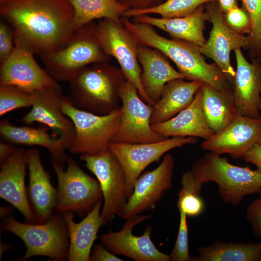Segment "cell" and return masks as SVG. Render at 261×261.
<instances>
[{"label": "cell", "instance_id": "cell-1", "mask_svg": "<svg viewBox=\"0 0 261 261\" xmlns=\"http://www.w3.org/2000/svg\"><path fill=\"white\" fill-rule=\"evenodd\" d=\"M0 14L16 40L39 56L64 46L73 31L68 0H0Z\"/></svg>", "mask_w": 261, "mask_h": 261}, {"label": "cell", "instance_id": "cell-2", "mask_svg": "<svg viewBox=\"0 0 261 261\" xmlns=\"http://www.w3.org/2000/svg\"><path fill=\"white\" fill-rule=\"evenodd\" d=\"M122 22L134 40L143 45L156 48L167 56L186 79L199 81L219 89L232 88L218 66L206 62L198 45L180 39L166 38L146 24L132 22L125 18Z\"/></svg>", "mask_w": 261, "mask_h": 261}, {"label": "cell", "instance_id": "cell-3", "mask_svg": "<svg viewBox=\"0 0 261 261\" xmlns=\"http://www.w3.org/2000/svg\"><path fill=\"white\" fill-rule=\"evenodd\" d=\"M191 171L195 178L202 183H216L223 201L233 205L239 204L245 196L257 193L261 188V169L233 165L226 158L211 152L197 160Z\"/></svg>", "mask_w": 261, "mask_h": 261}, {"label": "cell", "instance_id": "cell-4", "mask_svg": "<svg viewBox=\"0 0 261 261\" xmlns=\"http://www.w3.org/2000/svg\"><path fill=\"white\" fill-rule=\"evenodd\" d=\"M91 22L74 31L61 48L39 56L45 70L57 81L70 82L87 65L103 62L107 58L98 43L97 26Z\"/></svg>", "mask_w": 261, "mask_h": 261}, {"label": "cell", "instance_id": "cell-5", "mask_svg": "<svg viewBox=\"0 0 261 261\" xmlns=\"http://www.w3.org/2000/svg\"><path fill=\"white\" fill-rule=\"evenodd\" d=\"M61 109L75 128L74 138L68 148L70 153L96 155L109 150V145L120 123L121 106L108 114L100 115L76 107L69 96H64Z\"/></svg>", "mask_w": 261, "mask_h": 261}, {"label": "cell", "instance_id": "cell-6", "mask_svg": "<svg viewBox=\"0 0 261 261\" xmlns=\"http://www.w3.org/2000/svg\"><path fill=\"white\" fill-rule=\"evenodd\" d=\"M2 228L24 242L26 251L20 260L35 256H46L53 261L67 259L69 235L63 216L53 214L42 223H22L9 217L5 219Z\"/></svg>", "mask_w": 261, "mask_h": 261}, {"label": "cell", "instance_id": "cell-7", "mask_svg": "<svg viewBox=\"0 0 261 261\" xmlns=\"http://www.w3.org/2000/svg\"><path fill=\"white\" fill-rule=\"evenodd\" d=\"M86 67L70 82L72 103L95 114H108L119 107L121 87H117L113 74L105 66Z\"/></svg>", "mask_w": 261, "mask_h": 261}, {"label": "cell", "instance_id": "cell-8", "mask_svg": "<svg viewBox=\"0 0 261 261\" xmlns=\"http://www.w3.org/2000/svg\"><path fill=\"white\" fill-rule=\"evenodd\" d=\"M67 167L50 160L58 180V199L55 210L85 217L103 198L98 180L87 174L72 159L67 157Z\"/></svg>", "mask_w": 261, "mask_h": 261}, {"label": "cell", "instance_id": "cell-9", "mask_svg": "<svg viewBox=\"0 0 261 261\" xmlns=\"http://www.w3.org/2000/svg\"><path fill=\"white\" fill-rule=\"evenodd\" d=\"M86 167L97 177L104 204L101 213L102 226L121 217L127 202L126 178L119 161L109 150L96 155L80 156Z\"/></svg>", "mask_w": 261, "mask_h": 261}, {"label": "cell", "instance_id": "cell-10", "mask_svg": "<svg viewBox=\"0 0 261 261\" xmlns=\"http://www.w3.org/2000/svg\"><path fill=\"white\" fill-rule=\"evenodd\" d=\"M139 96L136 87L128 80L125 81L119 92L122 109L121 121L112 142L145 144L168 138L152 130L150 122L152 106Z\"/></svg>", "mask_w": 261, "mask_h": 261}, {"label": "cell", "instance_id": "cell-11", "mask_svg": "<svg viewBox=\"0 0 261 261\" xmlns=\"http://www.w3.org/2000/svg\"><path fill=\"white\" fill-rule=\"evenodd\" d=\"M194 137H172L162 141L145 144L112 142L109 150L116 158L124 171L127 199L132 194L135 182L149 164L158 161L168 151L197 143Z\"/></svg>", "mask_w": 261, "mask_h": 261}, {"label": "cell", "instance_id": "cell-12", "mask_svg": "<svg viewBox=\"0 0 261 261\" xmlns=\"http://www.w3.org/2000/svg\"><path fill=\"white\" fill-rule=\"evenodd\" d=\"M96 34L102 49L108 56L116 59L126 80L136 87L144 102L153 105L142 83L137 47L130 33L121 27L120 24L105 19L97 26Z\"/></svg>", "mask_w": 261, "mask_h": 261}, {"label": "cell", "instance_id": "cell-13", "mask_svg": "<svg viewBox=\"0 0 261 261\" xmlns=\"http://www.w3.org/2000/svg\"><path fill=\"white\" fill-rule=\"evenodd\" d=\"M206 12L212 28L208 39L200 47V52L214 61L233 88L235 71L230 61V53L236 49H248V37L235 32L228 26L219 6L211 5Z\"/></svg>", "mask_w": 261, "mask_h": 261}, {"label": "cell", "instance_id": "cell-14", "mask_svg": "<svg viewBox=\"0 0 261 261\" xmlns=\"http://www.w3.org/2000/svg\"><path fill=\"white\" fill-rule=\"evenodd\" d=\"M150 217L139 214L129 218L120 230L102 234V243L113 254L125 256L135 261H171L170 255L159 250L152 242L150 226L147 225L140 236L132 234L134 226Z\"/></svg>", "mask_w": 261, "mask_h": 261}, {"label": "cell", "instance_id": "cell-15", "mask_svg": "<svg viewBox=\"0 0 261 261\" xmlns=\"http://www.w3.org/2000/svg\"><path fill=\"white\" fill-rule=\"evenodd\" d=\"M174 159L166 154L156 169L147 171L136 180L121 217L127 219L153 208L172 186Z\"/></svg>", "mask_w": 261, "mask_h": 261}, {"label": "cell", "instance_id": "cell-16", "mask_svg": "<svg viewBox=\"0 0 261 261\" xmlns=\"http://www.w3.org/2000/svg\"><path fill=\"white\" fill-rule=\"evenodd\" d=\"M9 57L0 66V85L35 91L58 85L35 60L33 52L16 40Z\"/></svg>", "mask_w": 261, "mask_h": 261}, {"label": "cell", "instance_id": "cell-17", "mask_svg": "<svg viewBox=\"0 0 261 261\" xmlns=\"http://www.w3.org/2000/svg\"><path fill=\"white\" fill-rule=\"evenodd\" d=\"M261 135V116L252 118L239 115L221 131L204 140L201 147L218 155L228 154L243 159Z\"/></svg>", "mask_w": 261, "mask_h": 261}, {"label": "cell", "instance_id": "cell-18", "mask_svg": "<svg viewBox=\"0 0 261 261\" xmlns=\"http://www.w3.org/2000/svg\"><path fill=\"white\" fill-rule=\"evenodd\" d=\"M64 96L59 84L34 91L31 109L21 120L27 124H43L55 130L63 139L68 149L74 138L75 128L71 119L62 112Z\"/></svg>", "mask_w": 261, "mask_h": 261}, {"label": "cell", "instance_id": "cell-19", "mask_svg": "<svg viewBox=\"0 0 261 261\" xmlns=\"http://www.w3.org/2000/svg\"><path fill=\"white\" fill-rule=\"evenodd\" d=\"M236 71L233 86L234 102L238 114L252 118L261 116L259 105L261 99V60L245 58L241 49L234 50Z\"/></svg>", "mask_w": 261, "mask_h": 261}, {"label": "cell", "instance_id": "cell-20", "mask_svg": "<svg viewBox=\"0 0 261 261\" xmlns=\"http://www.w3.org/2000/svg\"><path fill=\"white\" fill-rule=\"evenodd\" d=\"M29 173L28 200L36 223L46 222L52 215L57 203L58 190L51 183L50 177L44 168L38 149L25 150Z\"/></svg>", "mask_w": 261, "mask_h": 261}, {"label": "cell", "instance_id": "cell-21", "mask_svg": "<svg viewBox=\"0 0 261 261\" xmlns=\"http://www.w3.org/2000/svg\"><path fill=\"white\" fill-rule=\"evenodd\" d=\"M27 167L25 151L16 148L14 153L0 164V197L10 203L23 215L26 222L35 223L25 186Z\"/></svg>", "mask_w": 261, "mask_h": 261}, {"label": "cell", "instance_id": "cell-22", "mask_svg": "<svg viewBox=\"0 0 261 261\" xmlns=\"http://www.w3.org/2000/svg\"><path fill=\"white\" fill-rule=\"evenodd\" d=\"M203 92L200 87L192 102L171 119L151 125L152 130L165 137H194L207 139L215 133L209 128L202 108Z\"/></svg>", "mask_w": 261, "mask_h": 261}, {"label": "cell", "instance_id": "cell-23", "mask_svg": "<svg viewBox=\"0 0 261 261\" xmlns=\"http://www.w3.org/2000/svg\"><path fill=\"white\" fill-rule=\"evenodd\" d=\"M103 198L80 222L73 220L74 213L66 212L62 214L66 222L69 242L67 259L69 261H89L93 244L97 233L102 226L101 207Z\"/></svg>", "mask_w": 261, "mask_h": 261}, {"label": "cell", "instance_id": "cell-24", "mask_svg": "<svg viewBox=\"0 0 261 261\" xmlns=\"http://www.w3.org/2000/svg\"><path fill=\"white\" fill-rule=\"evenodd\" d=\"M138 58L143 72L141 81L144 89L153 105L160 98L166 84L175 79H186L159 53L147 46L137 47Z\"/></svg>", "mask_w": 261, "mask_h": 261}, {"label": "cell", "instance_id": "cell-25", "mask_svg": "<svg viewBox=\"0 0 261 261\" xmlns=\"http://www.w3.org/2000/svg\"><path fill=\"white\" fill-rule=\"evenodd\" d=\"M0 134L7 143L29 146H39L46 149L51 155V160L64 165L67 157V149L63 139L59 136L55 137L45 130L29 126H17L12 124L8 119L0 122Z\"/></svg>", "mask_w": 261, "mask_h": 261}, {"label": "cell", "instance_id": "cell-26", "mask_svg": "<svg viewBox=\"0 0 261 261\" xmlns=\"http://www.w3.org/2000/svg\"><path fill=\"white\" fill-rule=\"evenodd\" d=\"M134 17L135 22L156 27L167 32L174 39L186 41L200 47L206 41L203 30L205 22L209 21V17L201 6L191 15L183 17L159 18L145 14Z\"/></svg>", "mask_w": 261, "mask_h": 261}, {"label": "cell", "instance_id": "cell-27", "mask_svg": "<svg viewBox=\"0 0 261 261\" xmlns=\"http://www.w3.org/2000/svg\"><path fill=\"white\" fill-rule=\"evenodd\" d=\"M202 83L177 79L165 86L160 99L152 105L151 124L165 122L188 107L193 101Z\"/></svg>", "mask_w": 261, "mask_h": 261}, {"label": "cell", "instance_id": "cell-28", "mask_svg": "<svg viewBox=\"0 0 261 261\" xmlns=\"http://www.w3.org/2000/svg\"><path fill=\"white\" fill-rule=\"evenodd\" d=\"M202 108L209 128L218 133L232 123L239 115L232 88L219 89L202 83Z\"/></svg>", "mask_w": 261, "mask_h": 261}, {"label": "cell", "instance_id": "cell-29", "mask_svg": "<svg viewBox=\"0 0 261 261\" xmlns=\"http://www.w3.org/2000/svg\"><path fill=\"white\" fill-rule=\"evenodd\" d=\"M193 261H261V242L246 243L215 240L198 248Z\"/></svg>", "mask_w": 261, "mask_h": 261}, {"label": "cell", "instance_id": "cell-30", "mask_svg": "<svg viewBox=\"0 0 261 261\" xmlns=\"http://www.w3.org/2000/svg\"><path fill=\"white\" fill-rule=\"evenodd\" d=\"M74 9L72 30L75 31L95 19L104 18L120 24V17L129 9L118 0H68Z\"/></svg>", "mask_w": 261, "mask_h": 261}, {"label": "cell", "instance_id": "cell-31", "mask_svg": "<svg viewBox=\"0 0 261 261\" xmlns=\"http://www.w3.org/2000/svg\"><path fill=\"white\" fill-rule=\"evenodd\" d=\"M215 0H166L164 3L149 8L128 9L123 15L135 17L148 14H156L162 18L183 17L191 15L202 4Z\"/></svg>", "mask_w": 261, "mask_h": 261}, {"label": "cell", "instance_id": "cell-32", "mask_svg": "<svg viewBox=\"0 0 261 261\" xmlns=\"http://www.w3.org/2000/svg\"><path fill=\"white\" fill-rule=\"evenodd\" d=\"M181 184L177 202L179 213L190 217L200 215L204 208V202L200 196L203 183L197 180L192 172L188 171L183 174Z\"/></svg>", "mask_w": 261, "mask_h": 261}, {"label": "cell", "instance_id": "cell-33", "mask_svg": "<svg viewBox=\"0 0 261 261\" xmlns=\"http://www.w3.org/2000/svg\"><path fill=\"white\" fill-rule=\"evenodd\" d=\"M34 91H29L18 87L0 85V116L16 109L31 107Z\"/></svg>", "mask_w": 261, "mask_h": 261}, {"label": "cell", "instance_id": "cell-34", "mask_svg": "<svg viewBox=\"0 0 261 261\" xmlns=\"http://www.w3.org/2000/svg\"><path fill=\"white\" fill-rule=\"evenodd\" d=\"M244 9L248 14L251 24L249 41L250 57L261 60V0H242Z\"/></svg>", "mask_w": 261, "mask_h": 261}, {"label": "cell", "instance_id": "cell-35", "mask_svg": "<svg viewBox=\"0 0 261 261\" xmlns=\"http://www.w3.org/2000/svg\"><path fill=\"white\" fill-rule=\"evenodd\" d=\"M180 213L179 229L174 246L170 254L173 261H190L187 216Z\"/></svg>", "mask_w": 261, "mask_h": 261}, {"label": "cell", "instance_id": "cell-36", "mask_svg": "<svg viewBox=\"0 0 261 261\" xmlns=\"http://www.w3.org/2000/svg\"><path fill=\"white\" fill-rule=\"evenodd\" d=\"M224 17L228 26L235 32L241 35L250 33V19L244 9L233 7L224 14Z\"/></svg>", "mask_w": 261, "mask_h": 261}, {"label": "cell", "instance_id": "cell-37", "mask_svg": "<svg viewBox=\"0 0 261 261\" xmlns=\"http://www.w3.org/2000/svg\"><path fill=\"white\" fill-rule=\"evenodd\" d=\"M14 31L10 24L4 19L0 22V62L5 61L14 48Z\"/></svg>", "mask_w": 261, "mask_h": 261}, {"label": "cell", "instance_id": "cell-38", "mask_svg": "<svg viewBox=\"0 0 261 261\" xmlns=\"http://www.w3.org/2000/svg\"><path fill=\"white\" fill-rule=\"evenodd\" d=\"M258 197L248 206L246 218L252 229L254 236L261 238V188Z\"/></svg>", "mask_w": 261, "mask_h": 261}, {"label": "cell", "instance_id": "cell-39", "mask_svg": "<svg viewBox=\"0 0 261 261\" xmlns=\"http://www.w3.org/2000/svg\"><path fill=\"white\" fill-rule=\"evenodd\" d=\"M90 261H122L107 249L102 244H97L91 253Z\"/></svg>", "mask_w": 261, "mask_h": 261}, {"label": "cell", "instance_id": "cell-40", "mask_svg": "<svg viewBox=\"0 0 261 261\" xmlns=\"http://www.w3.org/2000/svg\"><path fill=\"white\" fill-rule=\"evenodd\" d=\"M243 159L261 169V145L255 144L246 153Z\"/></svg>", "mask_w": 261, "mask_h": 261}, {"label": "cell", "instance_id": "cell-41", "mask_svg": "<svg viewBox=\"0 0 261 261\" xmlns=\"http://www.w3.org/2000/svg\"><path fill=\"white\" fill-rule=\"evenodd\" d=\"M9 143H0V164L6 161L14 152L16 148Z\"/></svg>", "mask_w": 261, "mask_h": 261}, {"label": "cell", "instance_id": "cell-42", "mask_svg": "<svg viewBox=\"0 0 261 261\" xmlns=\"http://www.w3.org/2000/svg\"><path fill=\"white\" fill-rule=\"evenodd\" d=\"M219 7L223 14L232 8L237 6V0H218Z\"/></svg>", "mask_w": 261, "mask_h": 261}, {"label": "cell", "instance_id": "cell-43", "mask_svg": "<svg viewBox=\"0 0 261 261\" xmlns=\"http://www.w3.org/2000/svg\"><path fill=\"white\" fill-rule=\"evenodd\" d=\"M257 143L261 145V135L258 140Z\"/></svg>", "mask_w": 261, "mask_h": 261}, {"label": "cell", "instance_id": "cell-44", "mask_svg": "<svg viewBox=\"0 0 261 261\" xmlns=\"http://www.w3.org/2000/svg\"><path fill=\"white\" fill-rule=\"evenodd\" d=\"M259 108L260 110H261V99L260 103H259Z\"/></svg>", "mask_w": 261, "mask_h": 261}]
</instances>
